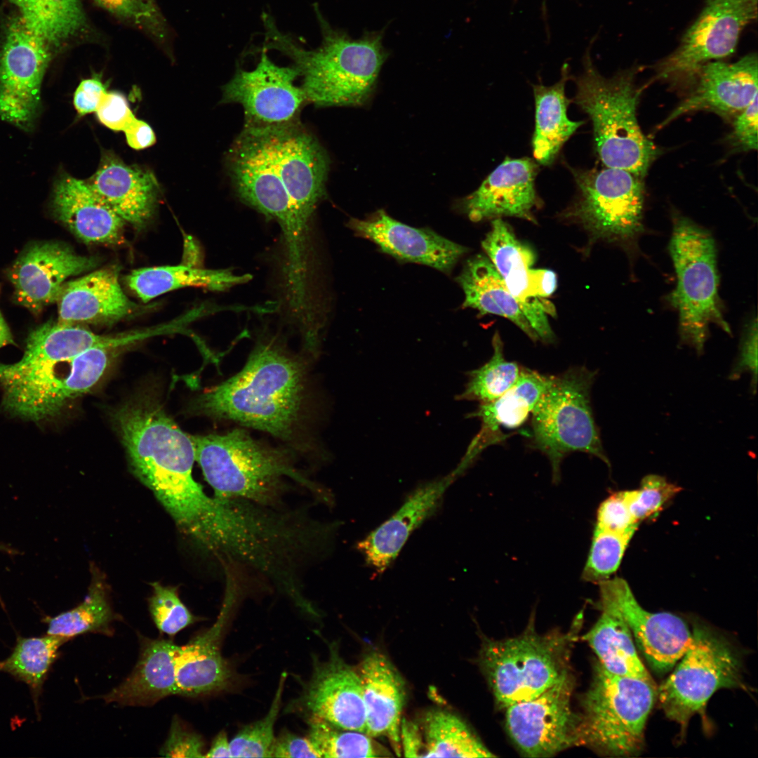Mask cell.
Listing matches in <instances>:
<instances>
[{"label": "cell", "instance_id": "6da1fadb", "mask_svg": "<svg viewBox=\"0 0 758 758\" xmlns=\"http://www.w3.org/2000/svg\"><path fill=\"white\" fill-rule=\"evenodd\" d=\"M114 426L137 477L155 495L175 522L197 538L215 503L193 478L195 448L157 403L128 401L113 414Z\"/></svg>", "mask_w": 758, "mask_h": 758}, {"label": "cell", "instance_id": "7a4b0ae2", "mask_svg": "<svg viewBox=\"0 0 758 758\" xmlns=\"http://www.w3.org/2000/svg\"><path fill=\"white\" fill-rule=\"evenodd\" d=\"M304 363L280 344H257L244 366L196 399L194 410L235 422L286 442L302 427L307 401Z\"/></svg>", "mask_w": 758, "mask_h": 758}, {"label": "cell", "instance_id": "3957f363", "mask_svg": "<svg viewBox=\"0 0 758 758\" xmlns=\"http://www.w3.org/2000/svg\"><path fill=\"white\" fill-rule=\"evenodd\" d=\"M322 42L306 50L280 32L270 16L262 17L264 48L277 50L294 62L302 77L300 86L307 102L318 107L359 106L370 98L387 58L383 31L370 32L353 39L333 29L317 12Z\"/></svg>", "mask_w": 758, "mask_h": 758}, {"label": "cell", "instance_id": "277c9868", "mask_svg": "<svg viewBox=\"0 0 758 758\" xmlns=\"http://www.w3.org/2000/svg\"><path fill=\"white\" fill-rule=\"evenodd\" d=\"M638 69L634 66L604 77L587 55L583 72L575 79L574 102L592 121L596 149L603 164L644 178L659 152L637 121L642 91L636 83Z\"/></svg>", "mask_w": 758, "mask_h": 758}, {"label": "cell", "instance_id": "5b68a950", "mask_svg": "<svg viewBox=\"0 0 758 758\" xmlns=\"http://www.w3.org/2000/svg\"><path fill=\"white\" fill-rule=\"evenodd\" d=\"M192 439L195 459L218 498L264 505L275 500L286 477L311 485L286 450L261 443L243 429Z\"/></svg>", "mask_w": 758, "mask_h": 758}, {"label": "cell", "instance_id": "8992f818", "mask_svg": "<svg viewBox=\"0 0 758 758\" xmlns=\"http://www.w3.org/2000/svg\"><path fill=\"white\" fill-rule=\"evenodd\" d=\"M111 351L93 348L62 358L25 350L18 361L0 364L4 408L34 421L56 415L68 401L98 383L110 363Z\"/></svg>", "mask_w": 758, "mask_h": 758}, {"label": "cell", "instance_id": "52a82bcc", "mask_svg": "<svg viewBox=\"0 0 758 758\" xmlns=\"http://www.w3.org/2000/svg\"><path fill=\"white\" fill-rule=\"evenodd\" d=\"M668 249L677 284L667 299L678 312L680 341L701 354L711 324L731 334L719 295L715 241L709 231L673 213Z\"/></svg>", "mask_w": 758, "mask_h": 758}, {"label": "cell", "instance_id": "ba28073f", "mask_svg": "<svg viewBox=\"0 0 758 758\" xmlns=\"http://www.w3.org/2000/svg\"><path fill=\"white\" fill-rule=\"evenodd\" d=\"M656 696L653 680L615 674L597 663L579 715L578 745L606 756L640 752Z\"/></svg>", "mask_w": 758, "mask_h": 758}, {"label": "cell", "instance_id": "9c48e42d", "mask_svg": "<svg viewBox=\"0 0 758 758\" xmlns=\"http://www.w3.org/2000/svg\"><path fill=\"white\" fill-rule=\"evenodd\" d=\"M596 374L576 366L552 376L531 412V444L549 459L554 482L560 479L563 459L572 452L592 455L611 467L590 403Z\"/></svg>", "mask_w": 758, "mask_h": 758}, {"label": "cell", "instance_id": "30bf717a", "mask_svg": "<svg viewBox=\"0 0 758 758\" xmlns=\"http://www.w3.org/2000/svg\"><path fill=\"white\" fill-rule=\"evenodd\" d=\"M571 171L578 195L568 215L594 239L617 243L632 258L644 232L643 178L609 167Z\"/></svg>", "mask_w": 758, "mask_h": 758}, {"label": "cell", "instance_id": "8fae6325", "mask_svg": "<svg viewBox=\"0 0 758 758\" xmlns=\"http://www.w3.org/2000/svg\"><path fill=\"white\" fill-rule=\"evenodd\" d=\"M689 648L656 691L667 717L685 729L696 714L703 715L713 694L743 686L741 664L730 644L712 630L696 625Z\"/></svg>", "mask_w": 758, "mask_h": 758}, {"label": "cell", "instance_id": "7c38bea8", "mask_svg": "<svg viewBox=\"0 0 758 758\" xmlns=\"http://www.w3.org/2000/svg\"><path fill=\"white\" fill-rule=\"evenodd\" d=\"M566 639L526 632L515 637L487 640L480 662L502 707L540 695L567 671Z\"/></svg>", "mask_w": 758, "mask_h": 758}, {"label": "cell", "instance_id": "4fadbf2b", "mask_svg": "<svg viewBox=\"0 0 758 758\" xmlns=\"http://www.w3.org/2000/svg\"><path fill=\"white\" fill-rule=\"evenodd\" d=\"M757 17V0H706L677 48L656 65V78L694 81L703 66L735 53L743 29Z\"/></svg>", "mask_w": 758, "mask_h": 758}, {"label": "cell", "instance_id": "5bb4252c", "mask_svg": "<svg viewBox=\"0 0 758 758\" xmlns=\"http://www.w3.org/2000/svg\"><path fill=\"white\" fill-rule=\"evenodd\" d=\"M227 166L239 199L275 220L286 246L298 244L307 228L270 158L258 127L244 126L228 152Z\"/></svg>", "mask_w": 758, "mask_h": 758}, {"label": "cell", "instance_id": "9a60e30c", "mask_svg": "<svg viewBox=\"0 0 758 758\" xmlns=\"http://www.w3.org/2000/svg\"><path fill=\"white\" fill-rule=\"evenodd\" d=\"M52 49L18 15L0 46V118L30 131L41 109V87Z\"/></svg>", "mask_w": 758, "mask_h": 758}, {"label": "cell", "instance_id": "2e32d148", "mask_svg": "<svg viewBox=\"0 0 758 758\" xmlns=\"http://www.w3.org/2000/svg\"><path fill=\"white\" fill-rule=\"evenodd\" d=\"M481 245L509 291L521 304L539 340L553 342L555 337L547 316L554 317L555 308L545 298L557 288L556 274L550 270L532 268L535 253L516 237L501 218L492 221L491 230Z\"/></svg>", "mask_w": 758, "mask_h": 758}, {"label": "cell", "instance_id": "e0dca14e", "mask_svg": "<svg viewBox=\"0 0 758 758\" xmlns=\"http://www.w3.org/2000/svg\"><path fill=\"white\" fill-rule=\"evenodd\" d=\"M257 127L300 220L308 227L317 204L326 194L330 168L327 152L298 121Z\"/></svg>", "mask_w": 758, "mask_h": 758}, {"label": "cell", "instance_id": "ac0fdd59", "mask_svg": "<svg viewBox=\"0 0 758 758\" xmlns=\"http://www.w3.org/2000/svg\"><path fill=\"white\" fill-rule=\"evenodd\" d=\"M572 679L567 671L540 695L506 708L512 740L528 757H549L578 745L580 717L571 707Z\"/></svg>", "mask_w": 758, "mask_h": 758}, {"label": "cell", "instance_id": "d6986e66", "mask_svg": "<svg viewBox=\"0 0 758 758\" xmlns=\"http://www.w3.org/2000/svg\"><path fill=\"white\" fill-rule=\"evenodd\" d=\"M298 77L295 67L276 65L262 50L254 69H239L223 86L222 102L241 104L246 126H265L297 121L307 102L301 86L295 84Z\"/></svg>", "mask_w": 758, "mask_h": 758}, {"label": "cell", "instance_id": "ffe728a7", "mask_svg": "<svg viewBox=\"0 0 758 758\" xmlns=\"http://www.w3.org/2000/svg\"><path fill=\"white\" fill-rule=\"evenodd\" d=\"M599 584V595L617 608L650 665L661 672L672 668L692 641L684 620L671 613L645 610L623 578H608Z\"/></svg>", "mask_w": 758, "mask_h": 758}, {"label": "cell", "instance_id": "44dd1931", "mask_svg": "<svg viewBox=\"0 0 758 758\" xmlns=\"http://www.w3.org/2000/svg\"><path fill=\"white\" fill-rule=\"evenodd\" d=\"M294 703L307 717L320 718L343 729L366 731L361 679L357 668L340 657L336 646H330L325 661L314 658L310 680Z\"/></svg>", "mask_w": 758, "mask_h": 758}, {"label": "cell", "instance_id": "7402d4cb", "mask_svg": "<svg viewBox=\"0 0 758 758\" xmlns=\"http://www.w3.org/2000/svg\"><path fill=\"white\" fill-rule=\"evenodd\" d=\"M98 262V258L79 255L62 243L33 244L19 255L9 270L15 299L37 314L58 301L67 278L91 270Z\"/></svg>", "mask_w": 758, "mask_h": 758}, {"label": "cell", "instance_id": "603a6c76", "mask_svg": "<svg viewBox=\"0 0 758 758\" xmlns=\"http://www.w3.org/2000/svg\"><path fill=\"white\" fill-rule=\"evenodd\" d=\"M690 94L661 124L698 111L722 116L738 114L757 96L758 60L755 53L733 63L717 60L702 67Z\"/></svg>", "mask_w": 758, "mask_h": 758}, {"label": "cell", "instance_id": "cb8c5ba5", "mask_svg": "<svg viewBox=\"0 0 758 758\" xmlns=\"http://www.w3.org/2000/svg\"><path fill=\"white\" fill-rule=\"evenodd\" d=\"M348 226L357 235L376 244L380 250L403 261L425 265L449 273L467 248L427 228H416L379 210L364 220L353 218Z\"/></svg>", "mask_w": 758, "mask_h": 758}, {"label": "cell", "instance_id": "d4e9b609", "mask_svg": "<svg viewBox=\"0 0 758 758\" xmlns=\"http://www.w3.org/2000/svg\"><path fill=\"white\" fill-rule=\"evenodd\" d=\"M537 164L530 158L505 159L479 188L461 201L460 207L474 222L512 216L535 221Z\"/></svg>", "mask_w": 758, "mask_h": 758}, {"label": "cell", "instance_id": "484cf974", "mask_svg": "<svg viewBox=\"0 0 758 758\" xmlns=\"http://www.w3.org/2000/svg\"><path fill=\"white\" fill-rule=\"evenodd\" d=\"M232 579L227 583L220 614L215 623L175 652L177 695L197 697L224 689L232 670L221 655L220 640L237 598Z\"/></svg>", "mask_w": 758, "mask_h": 758}, {"label": "cell", "instance_id": "4316f807", "mask_svg": "<svg viewBox=\"0 0 758 758\" xmlns=\"http://www.w3.org/2000/svg\"><path fill=\"white\" fill-rule=\"evenodd\" d=\"M52 209L55 217L87 244H117L126 222L88 185L67 173L55 182Z\"/></svg>", "mask_w": 758, "mask_h": 758}, {"label": "cell", "instance_id": "83f0119b", "mask_svg": "<svg viewBox=\"0 0 758 758\" xmlns=\"http://www.w3.org/2000/svg\"><path fill=\"white\" fill-rule=\"evenodd\" d=\"M62 324H112L133 314L138 306L123 291L119 269L108 267L65 283L58 299Z\"/></svg>", "mask_w": 758, "mask_h": 758}, {"label": "cell", "instance_id": "f1b7e54d", "mask_svg": "<svg viewBox=\"0 0 758 758\" xmlns=\"http://www.w3.org/2000/svg\"><path fill=\"white\" fill-rule=\"evenodd\" d=\"M552 379V375L522 368L517 382L512 388L491 402L480 404L469 416L481 420V429L453 471L454 474L460 476L484 449L505 439L501 429L512 430L521 426Z\"/></svg>", "mask_w": 758, "mask_h": 758}, {"label": "cell", "instance_id": "f546056e", "mask_svg": "<svg viewBox=\"0 0 758 758\" xmlns=\"http://www.w3.org/2000/svg\"><path fill=\"white\" fill-rule=\"evenodd\" d=\"M361 681L366 712L365 733L386 737L401 756L400 726L406 698L405 685L397 669L383 653H367L357 667Z\"/></svg>", "mask_w": 758, "mask_h": 758}, {"label": "cell", "instance_id": "4dcf8cb0", "mask_svg": "<svg viewBox=\"0 0 758 758\" xmlns=\"http://www.w3.org/2000/svg\"><path fill=\"white\" fill-rule=\"evenodd\" d=\"M456 479L448 475L415 489L390 518L357 544L366 564L383 573L397 557L411 533L437 509L446 488Z\"/></svg>", "mask_w": 758, "mask_h": 758}, {"label": "cell", "instance_id": "1f68e13d", "mask_svg": "<svg viewBox=\"0 0 758 758\" xmlns=\"http://www.w3.org/2000/svg\"><path fill=\"white\" fill-rule=\"evenodd\" d=\"M86 181L126 222L137 228L145 226L154 213L159 186L147 170L127 165L114 154H106L95 173Z\"/></svg>", "mask_w": 758, "mask_h": 758}, {"label": "cell", "instance_id": "d6a6232c", "mask_svg": "<svg viewBox=\"0 0 758 758\" xmlns=\"http://www.w3.org/2000/svg\"><path fill=\"white\" fill-rule=\"evenodd\" d=\"M177 646L168 639L143 640L139 659L131 674L100 698L122 705L147 706L177 695Z\"/></svg>", "mask_w": 758, "mask_h": 758}, {"label": "cell", "instance_id": "836d02e7", "mask_svg": "<svg viewBox=\"0 0 758 758\" xmlns=\"http://www.w3.org/2000/svg\"><path fill=\"white\" fill-rule=\"evenodd\" d=\"M456 280L465 293L463 307L477 310L481 315L505 317L532 340H539L524 315L521 304L509 291L488 258L478 255L468 260Z\"/></svg>", "mask_w": 758, "mask_h": 758}, {"label": "cell", "instance_id": "e575fe53", "mask_svg": "<svg viewBox=\"0 0 758 758\" xmlns=\"http://www.w3.org/2000/svg\"><path fill=\"white\" fill-rule=\"evenodd\" d=\"M601 615L584 636L599 663L611 673L652 680L640 660L632 633L614 604L600 596Z\"/></svg>", "mask_w": 758, "mask_h": 758}, {"label": "cell", "instance_id": "d590c367", "mask_svg": "<svg viewBox=\"0 0 758 758\" xmlns=\"http://www.w3.org/2000/svg\"><path fill=\"white\" fill-rule=\"evenodd\" d=\"M569 79L568 67L562 68L561 79L550 86H533L536 103V127L533 136V153L542 165L551 164L564 143L583 121H574L567 117L569 101L565 95V84Z\"/></svg>", "mask_w": 758, "mask_h": 758}, {"label": "cell", "instance_id": "8d00e7d4", "mask_svg": "<svg viewBox=\"0 0 758 758\" xmlns=\"http://www.w3.org/2000/svg\"><path fill=\"white\" fill-rule=\"evenodd\" d=\"M227 270H205L188 265H166L133 270L126 277L132 291L144 302L167 292L187 286L222 291L248 280Z\"/></svg>", "mask_w": 758, "mask_h": 758}, {"label": "cell", "instance_id": "74e56055", "mask_svg": "<svg viewBox=\"0 0 758 758\" xmlns=\"http://www.w3.org/2000/svg\"><path fill=\"white\" fill-rule=\"evenodd\" d=\"M27 27L52 49L82 34L87 21L79 0H9Z\"/></svg>", "mask_w": 758, "mask_h": 758}, {"label": "cell", "instance_id": "f35d334b", "mask_svg": "<svg viewBox=\"0 0 758 758\" xmlns=\"http://www.w3.org/2000/svg\"><path fill=\"white\" fill-rule=\"evenodd\" d=\"M67 641L48 634L40 637L18 636L11 654L0 660V672L10 674L29 687L37 714L45 681L58 657L60 648Z\"/></svg>", "mask_w": 758, "mask_h": 758}, {"label": "cell", "instance_id": "ab89813d", "mask_svg": "<svg viewBox=\"0 0 758 758\" xmlns=\"http://www.w3.org/2000/svg\"><path fill=\"white\" fill-rule=\"evenodd\" d=\"M423 757H496L457 715L432 710L423 722Z\"/></svg>", "mask_w": 758, "mask_h": 758}, {"label": "cell", "instance_id": "60d3db41", "mask_svg": "<svg viewBox=\"0 0 758 758\" xmlns=\"http://www.w3.org/2000/svg\"><path fill=\"white\" fill-rule=\"evenodd\" d=\"M84 600L76 607L55 616H45L46 634L70 640L83 634H112L110 627L114 620L107 593V587L97 572Z\"/></svg>", "mask_w": 758, "mask_h": 758}, {"label": "cell", "instance_id": "b9f144b4", "mask_svg": "<svg viewBox=\"0 0 758 758\" xmlns=\"http://www.w3.org/2000/svg\"><path fill=\"white\" fill-rule=\"evenodd\" d=\"M492 345L491 358L479 368L468 372V382L456 399L477 401L479 404L491 402L517 382L522 367L505 358L503 343L498 331L493 335Z\"/></svg>", "mask_w": 758, "mask_h": 758}, {"label": "cell", "instance_id": "7bdbcfd3", "mask_svg": "<svg viewBox=\"0 0 758 758\" xmlns=\"http://www.w3.org/2000/svg\"><path fill=\"white\" fill-rule=\"evenodd\" d=\"M306 736L319 757H376L388 752L365 733L347 730L317 717H307Z\"/></svg>", "mask_w": 758, "mask_h": 758}, {"label": "cell", "instance_id": "ee69618b", "mask_svg": "<svg viewBox=\"0 0 758 758\" xmlns=\"http://www.w3.org/2000/svg\"><path fill=\"white\" fill-rule=\"evenodd\" d=\"M286 679V673L284 672L265 716L243 726L230 741L232 757H272L276 738L274 726L281 708Z\"/></svg>", "mask_w": 758, "mask_h": 758}, {"label": "cell", "instance_id": "f6af8a7d", "mask_svg": "<svg viewBox=\"0 0 758 758\" xmlns=\"http://www.w3.org/2000/svg\"><path fill=\"white\" fill-rule=\"evenodd\" d=\"M632 538L594 527L582 578L594 583L609 578L618 568Z\"/></svg>", "mask_w": 758, "mask_h": 758}, {"label": "cell", "instance_id": "bcb514c9", "mask_svg": "<svg viewBox=\"0 0 758 758\" xmlns=\"http://www.w3.org/2000/svg\"><path fill=\"white\" fill-rule=\"evenodd\" d=\"M151 585L153 593L149 599V611L161 632L175 635L197 620L180 600L175 587L164 586L158 582Z\"/></svg>", "mask_w": 758, "mask_h": 758}, {"label": "cell", "instance_id": "7dc6e473", "mask_svg": "<svg viewBox=\"0 0 758 758\" xmlns=\"http://www.w3.org/2000/svg\"><path fill=\"white\" fill-rule=\"evenodd\" d=\"M681 489L662 476L649 474L642 479L638 489L625 493L631 514L639 524L662 511Z\"/></svg>", "mask_w": 758, "mask_h": 758}, {"label": "cell", "instance_id": "c3c4849f", "mask_svg": "<svg viewBox=\"0 0 758 758\" xmlns=\"http://www.w3.org/2000/svg\"><path fill=\"white\" fill-rule=\"evenodd\" d=\"M112 14L145 28L157 36L163 35V20L154 0H94Z\"/></svg>", "mask_w": 758, "mask_h": 758}, {"label": "cell", "instance_id": "681fc988", "mask_svg": "<svg viewBox=\"0 0 758 758\" xmlns=\"http://www.w3.org/2000/svg\"><path fill=\"white\" fill-rule=\"evenodd\" d=\"M596 522V528L632 536L639 525L631 514L625 491L613 493L601 503Z\"/></svg>", "mask_w": 758, "mask_h": 758}, {"label": "cell", "instance_id": "f907efd6", "mask_svg": "<svg viewBox=\"0 0 758 758\" xmlns=\"http://www.w3.org/2000/svg\"><path fill=\"white\" fill-rule=\"evenodd\" d=\"M752 376L751 389L756 393L757 384V320L752 319L745 326L740 341L738 357L729 375L732 380H737L744 372Z\"/></svg>", "mask_w": 758, "mask_h": 758}, {"label": "cell", "instance_id": "816d5d0a", "mask_svg": "<svg viewBox=\"0 0 758 758\" xmlns=\"http://www.w3.org/2000/svg\"><path fill=\"white\" fill-rule=\"evenodd\" d=\"M203 748L201 738L186 729L180 721L175 718L160 754L170 757H204Z\"/></svg>", "mask_w": 758, "mask_h": 758}, {"label": "cell", "instance_id": "f5cc1de1", "mask_svg": "<svg viewBox=\"0 0 758 758\" xmlns=\"http://www.w3.org/2000/svg\"><path fill=\"white\" fill-rule=\"evenodd\" d=\"M95 113L102 124L115 131H124L135 118L125 96L117 91L106 93Z\"/></svg>", "mask_w": 758, "mask_h": 758}, {"label": "cell", "instance_id": "db71d44e", "mask_svg": "<svg viewBox=\"0 0 758 758\" xmlns=\"http://www.w3.org/2000/svg\"><path fill=\"white\" fill-rule=\"evenodd\" d=\"M757 96L750 105L737 114L733 124V140L745 151L757 149Z\"/></svg>", "mask_w": 758, "mask_h": 758}, {"label": "cell", "instance_id": "11a10c76", "mask_svg": "<svg viewBox=\"0 0 758 758\" xmlns=\"http://www.w3.org/2000/svg\"><path fill=\"white\" fill-rule=\"evenodd\" d=\"M107 92L98 74L82 80L74 93L73 104L77 114L84 116L95 112Z\"/></svg>", "mask_w": 758, "mask_h": 758}, {"label": "cell", "instance_id": "9f6ffc18", "mask_svg": "<svg viewBox=\"0 0 758 758\" xmlns=\"http://www.w3.org/2000/svg\"><path fill=\"white\" fill-rule=\"evenodd\" d=\"M272 757L317 758L319 755L307 737L284 730L275 738Z\"/></svg>", "mask_w": 758, "mask_h": 758}, {"label": "cell", "instance_id": "6f0895ef", "mask_svg": "<svg viewBox=\"0 0 758 758\" xmlns=\"http://www.w3.org/2000/svg\"><path fill=\"white\" fill-rule=\"evenodd\" d=\"M131 148L140 150L152 146L156 142L155 133L145 121L136 117L123 131Z\"/></svg>", "mask_w": 758, "mask_h": 758}, {"label": "cell", "instance_id": "680465c9", "mask_svg": "<svg viewBox=\"0 0 758 758\" xmlns=\"http://www.w3.org/2000/svg\"><path fill=\"white\" fill-rule=\"evenodd\" d=\"M418 726L402 719L400 726V741L401 751L405 757H423L424 742Z\"/></svg>", "mask_w": 758, "mask_h": 758}, {"label": "cell", "instance_id": "91938a15", "mask_svg": "<svg viewBox=\"0 0 758 758\" xmlns=\"http://www.w3.org/2000/svg\"><path fill=\"white\" fill-rule=\"evenodd\" d=\"M204 757H232L230 742L225 731H220L215 737Z\"/></svg>", "mask_w": 758, "mask_h": 758}, {"label": "cell", "instance_id": "94428289", "mask_svg": "<svg viewBox=\"0 0 758 758\" xmlns=\"http://www.w3.org/2000/svg\"><path fill=\"white\" fill-rule=\"evenodd\" d=\"M13 343L11 331L0 312V348Z\"/></svg>", "mask_w": 758, "mask_h": 758}, {"label": "cell", "instance_id": "6125c7cd", "mask_svg": "<svg viewBox=\"0 0 758 758\" xmlns=\"http://www.w3.org/2000/svg\"><path fill=\"white\" fill-rule=\"evenodd\" d=\"M0 552H3V553H6V554L13 555V554H16L18 553V551L15 548H13V547L10 546L8 545H6L4 543H0ZM0 598H1V597H0Z\"/></svg>", "mask_w": 758, "mask_h": 758}]
</instances>
